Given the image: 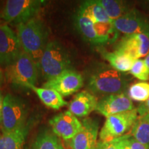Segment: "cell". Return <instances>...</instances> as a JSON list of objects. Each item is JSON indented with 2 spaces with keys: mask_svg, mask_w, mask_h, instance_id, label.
Segmentation results:
<instances>
[{
  "mask_svg": "<svg viewBox=\"0 0 149 149\" xmlns=\"http://www.w3.org/2000/svg\"><path fill=\"white\" fill-rule=\"evenodd\" d=\"M115 51L137 60L149 53V33L128 35L123 37Z\"/></svg>",
  "mask_w": 149,
  "mask_h": 149,
  "instance_id": "7c38bea8",
  "label": "cell"
},
{
  "mask_svg": "<svg viewBox=\"0 0 149 149\" xmlns=\"http://www.w3.org/2000/svg\"><path fill=\"white\" fill-rule=\"evenodd\" d=\"M31 122L19 129L0 135V149H22L29 134Z\"/></svg>",
  "mask_w": 149,
  "mask_h": 149,
  "instance_id": "e0dca14e",
  "label": "cell"
},
{
  "mask_svg": "<svg viewBox=\"0 0 149 149\" xmlns=\"http://www.w3.org/2000/svg\"><path fill=\"white\" fill-rule=\"evenodd\" d=\"M75 26L84 39L93 46H101L117 40L119 32L104 10L100 0L81 3L76 13Z\"/></svg>",
  "mask_w": 149,
  "mask_h": 149,
  "instance_id": "6da1fadb",
  "label": "cell"
},
{
  "mask_svg": "<svg viewBox=\"0 0 149 149\" xmlns=\"http://www.w3.org/2000/svg\"><path fill=\"white\" fill-rule=\"evenodd\" d=\"M28 110L25 102L16 95H6L1 115L0 126L2 133L19 129L26 125Z\"/></svg>",
  "mask_w": 149,
  "mask_h": 149,
  "instance_id": "8992f818",
  "label": "cell"
},
{
  "mask_svg": "<svg viewBox=\"0 0 149 149\" xmlns=\"http://www.w3.org/2000/svg\"><path fill=\"white\" fill-rule=\"evenodd\" d=\"M29 149H64L57 135L46 129L37 135Z\"/></svg>",
  "mask_w": 149,
  "mask_h": 149,
  "instance_id": "ffe728a7",
  "label": "cell"
},
{
  "mask_svg": "<svg viewBox=\"0 0 149 149\" xmlns=\"http://www.w3.org/2000/svg\"><path fill=\"white\" fill-rule=\"evenodd\" d=\"M130 134L141 144L149 147V114L139 115Z\"/></svg>",
  "mask_w": 149,
  "mask_h": 149,
  "instance_id": "44dd1931",
  "label": "cell"
},
{
  "mask_svg": "<svg viewBox=\"0 0 149 149\" xmlns=\"http://www.w3.org/2000/svg\"><path fill=\"white\" fill-rule=\"evenodd\" d=\"M100 2L112 21L125 15L131 8H128L125 1L118 0H100Z\"/></svg>",
  "mask_w": 149,
  "mask_h": 149,
  "instance_id": "7402d4cb",
  "label": "cell"
},
{
  "mask_svg": "<svg viewBox=\"0 0 149 149\" xmlns=\"http://www.w3.org/2000/svg\"><path fill=\"white\" fill-rule=\"evenodd\" d=\"M38 69L35 61L23 51L12 64L5 68V78L14 86L29 88L35 86Z\"/></svg>",
  "mask_w": 149,
  "mask_h": 149,
  "instance_id": "5b68a950",
  "label": "cell"
},
{
  "mask_svg": "<svg viewBox=\"0 0 149 149\" xmlns=\"http://www.w3.org/2000/svg\"><path fill=\"white\" fill-rule=\"evenodd\" d=\"M138 116L137 109H135L107 117L99 134L100 141H111L126 135L128 130L132 129Z\"/></svg>",
  "mask_w": 149,
  "mask_h": 149,
  "instance_id": "ba28073f",
  "label": "cell"
},
{
  "mask_svg": "<svg viewBox=\"0 0 149 149\" xmlns=\"http://www.w3.org/2000/svg\"><path fill=\"white\" fill-rule=\"evenodd\" d=\"M17 35L22 50L35 61L40 69L41 57L48 44V30L40 19L33 18L17 25Z\"/></svg>",
  "mask_w": 149,
  "mask_h": 149,
  "instance_id": "7a4b0ae2",
  "label": "cell"
},
{
  "mask_svg": "<svg viewBox=\"0 0 149 149\" xmlns=\"http://www.w3.org/2000/svg\"><path fill=\"white\" fill-rule=\"evenodd\" d=\"M96 149H122L117 145L115 140L108 142H102V141H98L97 146Z\"/></svg>",
  "mask_w": 149,
  "mask_h": 149,
  "instance_id": "484cf974",
  "label": "cell"
},
{
  "mask_svg": "<svg viewBox=\"0 0 149 149\" xmlns=\"http://www.w3.org/2000/svg\"><path fill=\"white\" fill-rule=\"evenodd\" d=\"M83 86V76L76 70L68 69L46 81L44 84V88L53 89L61 96L66 97L77 92Z\"/></svg>",
  "mask_w": 149,
  "mask_h": 149,
  "instance_id": "30bf717a",
  "label": "cell"
},
{
  "mask_svg": "<svg viewBox=\"0 0 149 149\" xmlns=\"http://www.w3.org/2000/svg\"><path fill=\"white\" fill-rule=\"evenodd\" d=\"M137 109L139 115L149 114V98L146 102H145L144 103L141 104V105H139Z\"/></svg>",
  "mask_w": 149,
  "mask_h": 149,
  "instance_id": "4316f807",
  "label": "cell"
},
{
  "mask_svg": "<svg viewBox=\"0 0 149 149\" xmlns=\"http://www.w3.org/2000/svg\"><path fill=\"white\" fill-rule=\"evenodd\" d=\"M147 5H148V8H149V1H147V3H146Z\"/></svg>",
  "mask_w": 149,
  "mask_h": 149,
  "instance_id": "4dcf8cb0",
  "label": "cell"
},
{
  "mask_svg": "<svg viewBox=\"0 0 149 149\" xmlns=\"http://www.w3.org/2000/svg\"><path fill=\"white\" fill-rule=\"evenodd\" d=\"M81 128L70 141L71 149H96L99 124L94 119L86 117L81 121Z\"/></svg>",
  "mask_w": 149,
  "mask_h": 149,
  "instance_id": "9a60e30c",
  "label": "cell"
},
{
  "mask_svg": "<svg viewBox=\"0 0 149 149\" xmlns=\"http://www.w3.org/2000/svg\"><path fill=\"white\" fill-rule=\"evenodd\" d=\"M98 100L96 96L87 91L77 93L70 102L68 111L74 116L84 117L95 111Z\"/></svg>",
  "mask_w": 149,
  "mask_h": 149,
  "instance_id": "2e32d148",
  "label": "cell"
},
{
  "mask_svg": "<svg viewBox=\"0 0 149 149\" xmlns=\"http://www.w3.org/2000/svg\"><path fill=\"white\" fill-rule=\"evenodd\" d=\"M128 93H121L104 96L98 100L96 111L106 117L135 109Z\"/></svg>",
  "mask_w": 149,
  "mask_h": 149,
  "instance_id": "4fadbf2b",
  "label": "cell"
},
{
  "mask_svg": "<svg viewBox=\"0 0 149 149\" xmlns=\"http://www.w3.org/2000/svg\"><path fill=\"white\" fill-rule=\"evenodd\" d=\"M29 88L34 91L42 103L50 109L59 110L68 105V102L65 101L63 96L55 90L44 87L38 88L35 86H31Z\"/></svg>",
  "mask_w": 149,
  "mask_h": 149,
  "instance_id": "ac0fdd59",
  "label": "cell"
},
{
  "mask_svg": "<svg viewBox=\"0 0 149 149\" xmlns=\"http://www.w3.org/2000/svg\"><path fill=\"white\" fill-rule=\"evenodd\" d=\"M114 140L122 149H149L148 146L141 144L130 133L126 134Z\"/></svg>",
  "mask_w": 149,
  "mask_h": 149,
  "instance_id": "cb8c5ba5",
  "label": "cell"
},
{
  "mask_svg": "<svg viewBox=\"0 0 149 149\" xmlns=\"http://www.w3.org/2000/svg\"><path fill=\"white\" fill-rule=\"evenodd\" d=\"M144 61L145 64H146L147 67H148V69H149V53H148V55L146 56V57H145Z\"/></svg>",
  "mask_w": 149,
  "mask_h": 149,
  "instance_id": "f546056e",
  "label": "cell"
},
{
  "mask_svg": "<svg viewBox=\"0 0 149 149\" xmlns=\"http://www.w3.org/2000/svg\"><path fill=\"white\" fill-rule=\"evenodd\" d=\"M3 100H4V97H3V96L2 92H1V90H0V122H1V111H2V108H3Z\"/></svg>",
  "mask_w": 149,
  "mask_h": 149,
  "instance_id": "83f0119b",
  "label": "cell"
},
{
  "mask_svg": "<svg viewBox=\"0 0 149 149\" xmlns=\"http://www.w3.org/2000/svg\"><path fill=\"white\" fill-rule=\"evenodd\" d=\"M3 81V73L2 70H1V67H0V86L2 84Z\"/></svg>",
  "mask_w": 149,
  "mask_h": 149,
  "instance_id": "f1b7e54d",
  "label": "cell"
},
{
  "mask_svg": "<svg viewBox=\"0 0 149 149\" xmlns=\"http://www.w3.org/2000/svg\"><path fill=\"white\" fill-rule=\"evenodd\" d=\"M23 52L17 35L6 24H0V66L6 68Z\"/></svg>",
  "mask_w": 149,
  "mask_h": 149,
  "instance_id": "9c48e42d",
  "label": "cell"
},
{
  "mask_svg": "<svg viewBox=\"0 0 149 149\" xmlns=\"http://www.w3.org/2000/svg\"><path fill=\"white\" fill-rule=\"evenodd\" d=\"M127 93L131 100L144 103L149 98V83L140 81L133 84L129 87Z\"/></svg>",
  "mask_w": 149,
  "mask_h": 149,
  "instance_id": "603a6c76",
  "label": "cell"
},
{
  "mask_svg": "<svg viewBox=\"0 0 149 149\" xmlns=\"http://www.w3.org/2000/svg\"><path fill=\"white\" fill-rule=\"evenodd\" d=\"M101 53L104 58L109 63L112 68L121 72L130 71L135 61L131 57L116 51L109 52L102 50Z\"/></svg>",
  "mask_w": 149,
  "mask_h": 149,
  "instance_id": "d6986e66",
  "label": "cell"
},
{
  "mask_svg": "<svg viewBox=\"0 0 149 149\" xmlns=\"http://www.w3.org/2000/svg\"><path fill=\"white\" fill-rule=\"evenodd\" d=\"M129 72L133 77L142 81L149 79V69L143 59L136 60Z\"/></svg>",
  "mask_w": 149,
  "mask_h": 149,
  "instance_id": "d4e9b609",
  "label": "cell"
},
{
  "mask_svg": "<svg viewBox=\"0 0 149 149\" xmlns=\"http://www.w3.org/2000/svg\"><path fill=\"white\" fill-rule=\"evenodd\" d=\"M52 131L65 141L71 140L81 128V122L77 117L66 111L52 117L49 120Z\"/></svg>",
  "mask_w": 149,
  "mask_h": 149,
  "instance_id": "5bb4252c",
  "label": "cell"
},
{
  "mask_svg": "<svg viewBox=\"0 0 149 149\" xmlns=\"http://www.w3.org/2000/svg\"><path fill=\"white\" fill-rule=\"evenodd\" d=\"M70 64L69 53L61 43L57 41L48 43L40 62V69L47 81L70 69Z\"/></svg>",
  "mask_w": 149,
  "mask_h": 149,
  "instance_id": "277c9868",
  "label": "cell"
},
{
  "mask_svg": "<svg viewBox=\"0 0 149 149\" xmlns=\"http://www.w3.org/2000/svg\"><path fill=\"white\" fill-rule=\"evenodd\" d=\"M45 1L42 0H8L0 13V18L16 25L35 18Z\"/></svg>",
  "mask_w": 149,
  "mask_h": 149,
  "instance_id": "52a82bcc",
  "label": "cell"
},
{
  "mask_svg": "<svg viewBox=\"0 0 149 149\" xmlns=\"http://www.w3.org/2000/svg\"><path fill=\"white\" fill-rule=\"evenodd\" d=\"M115 29L125 35L149 33V19L140 11L131 8L125 15L113 21Z\"/></svg>",
  "mask_w": 149,
  "mask_h": 149,
  "instance_id": "8fae6325",
  "label": "cell"
},
{
  "mask_svg": "<svg viewBox=\"0 0 149 149\" xmlns=\"http://www.w3.org/2000/svg\"><path fill=\"white\" fill-rule=\"evenodd\" d=\"M128 80L123 72L112 67L102 66L90 74L87 87L93 95H109L126 92Z\"/></svg>",
  "mask_w": 149,
  "mask_h": 149,
  "instance_id": "3957f363",
  "label": "cell"
}]
</instances>
